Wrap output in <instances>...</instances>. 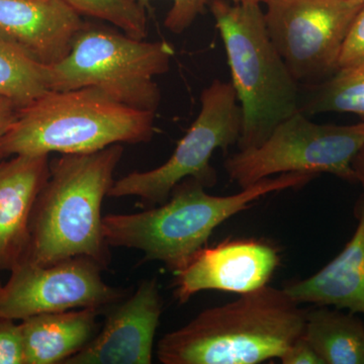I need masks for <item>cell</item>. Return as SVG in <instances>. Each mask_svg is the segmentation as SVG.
I'll return each mask as SVG.
<instances>
[{
	"label": "cell",
	"mask_w": 364,
	"mask_h": 364,
	"mask_svg": "<svg viewBox=\"0 0 364 364\" xmlns=\"http://www.w3.org/2000/svg\"><path fill=\"white\" fill-rule=\"evenodd\" d=\"M317 176L289 172L267 177L233 196L208 195L193 178L179 182L160 207L136 214L107 215L102 219L109 246L136 249L144 261H160L172 272L188 267L208 238L229 218L275 191L301 188Z\"/></svg>",
	"instance_id": "cell-1"
},
{
	"label": "cell",
	"mask_w": 364,
	"mask_h": 364,
	"mask_svg": "<svg viewBox=\"0 0 364 364\" xmlns=\"http://www.w3.org/2000/svg\"><path fill=\"white\" fill-rule=\"evenodd\" d=\"M306 312L284 289L265 286L208 309L157 346L164 364H257L279 358L305 329Z\"/></svg>",
	"instance_id": "cell-2"
},
{
	"label": "cell",
	"mask_w": 364,
	"mask_h": 364,
	"mask_svg": "<svg viewBox=\"0 0 364 364\" xmlns=\"http://www.w3.org/2000/svg\"><path fill=\"white\" fill-rule=\"evenodd\" d=\"M123 153L117 144L90 154H63L50 163L49 178L33 208L26 260L48 267L82 256L107 267L111 256L102 205Z\"/></svg>",
	"instance_id": "cell-3"
},
{
	"label": "cell",
	"mask_w": 364,
	"mask_h": 364,
	"mask_svg": "<svg viewBox=\"0 0 364 364\" xmlns=\"http://www.w3.org/2000/svg\"><path fill=\"white\" fill-rule=\"evenodd\" d=\"M154 116L92 88L48 91L18 109L0 145V160L54 152L90 154L117 144L149 142Z\"/></svg>",
	"instance_id": "cell-4"
},
{
	"label": "cell",
	"mask_w": 364,
	"mask_h": 364,
	"mask_svg": "<svg viewBox=\"0 0 364 364\" xmlns=\"http://www.w3.org/2000/svg\"><path fill=\"white\" fill-rule=\"evenodd\" d=\"M241 107L240 150L257 147L299 107V82L273 45L260 4L210 0Z\"/></svg>",
	"instance_id": "cell-5"
},
{
	"label": "cell",
	"mask_w": 364,
	"mask_h": 364,
	"mask_svg": "<svg viewBox=\"0 0 364 364\" xmlns=\"http://www.w3.org/2000/svg\"><path fill=\"white\" fill-rule=\"evenodd\" d=\"M174 49L86 21L65 58L46 66L50 91L92 88L122 104L155 112L161 92L154 77L169 71Z\"/></svg>",
	"instance_id": "cell-6"
},
{
	"label": "cell",
	"mask_w": 364,
	"mask_h": 364,
	"mask_svg": "<svg viewBox=\"0 0 364 364\" xmlns=\"http://www.w3.org/2000/svg\"><path fill=\"white\" fill-rule=\"evenodd\" d=\"M364 147V122L320 124L299 111L275 127L257 147L227 158L225 168L232 181L246 188L274 174L329 173L356 182L352 161Z\"/></svg>",
	"instance_id": "cell-7"
},
{
	"label": "cell",
	"mask_w": 364,
	"mask_h": 364,
	"mask_svg": "<svg viewBox=\"0 0 364 364\" xmlns=\"http://www.w3.org/2000/svg\"><path fill=\"white\" fill-rule=\"evenodd\" d=\"M200 104V114L164 164L122 177L114 182L107 196H138L143 203L162 205L184 179H196L205 188L215 186L217 172L210 158L215 150L226 151L238 143L241 107L232 83L219 79L203 90Z\"/></svg>",
	"instance_id": "cell-8"
},
{
	"label": "cell",
	"mask_w": 364,
	"mask_h": 364,
	"mask_svg": "<svg viewBox=\"0 0 364 364\" xmlns=\"http://www.w3.org/2000/svg\"><path fill=\"white\" fill-rule=\"evenodd\" d=\"M265 4L270 39L298 82L316 85L338 71L344 41L363 4L267 0Z\"/></svg>",
	"instance_id": "cell-9"
},
{
	"label": "cell",
	"mask_w": 364,
	"mask_h": 364,
	"mask_svg": "<svg viewBox=\"0 0 364 364\" xmlns=\"http://www.w3.org/2000/svg\"><path fill=\"white\" fill-rule=\"evenodd\" d=\"M102 269L82 256L48 267L23 260L0 287V318L23 321L40 314L112 306L124 291L105 284Z\"/></svg>",
	"instance_id": "cell-10"
},
{
	"label": "cell",
	"mask_w": 364,
	"mask_h": 364,
	"mask_svg": "<svg viewBox=\"0 0 364 364\" xmlns=\"http://www.w3.org/2000/svg\"><path fill=\"white\" fill-rule=\"evenodd\" d=\"M279 250L265 241L228 240L203 248L176 274L174 296L184 304L203 291L239 294L267 286L279 267Z\"/></svg>",
	"instance_id": "cell-11"
},
{
	"label": "cell",
	"mask_w": 364,
	"mask_h": 364,
	"mask_svg": "<svg viewBox=\"0 0 364 364\" xmlns=\"http://www.w3.org/2000/svg\"><path fill=\"white\" fill-rule=\"evenodd\" d=\"M163 303L157 279L112 306L104 327L64 364H150Z\"/></svg>",
	"instance_id": "cell-12"
},
{
	"label": "cell",
	"mask_w": 364,
	"mask_h": 364,
	"mask_svg": "<svg viewBox=\"0 0 364 364\" xmlns=\"http://www.w3.org/2000/svg\"><path fill=\"white\" fill-rule=\"evenodd\" d=\"M82 18L64 0H0V40L40 65H55L70 51Z\"/></svg>",
	"instance_id": "cell-13"
},
{
	"label": "cell",
	"mask_w": 364,
	"mask_h": 364,
	"mask_svg": "<svg viewBox=\"0 0 364 364\" xmlns=\"http://www.w3.org/2000/svg\"><path fill=\"white\" fill-rule=\"evenodd\" d=\"M49 176V155L0 161V272L26 259L33 208Z\"/></svg>",
	"instance_id": "cell-14"
},
{
	"label": "cell",
	"mask_w": 364,
	"mask_h": 364,
	"mask_svg": "<svg viewBox=\"0 0 364 364\" xmlns=\"http://www.w3.org/2000/svg\"><path fill=\"white\" fill-rule=\"evenodd\" d=\"M355 214L358 227L343 250L316 274L284 287L296 303L364 315V198L356 205Z\"/></svg>",
	"instance_id": "cell-15"
},
{
	"label": "cell",
	"mask_w": 364,
	"mask_h": 364,
	"mask_svg": "<svg viewBox=\"0 0 364 364\" xmlns=\"http://www.w3.org/2000/svg\"><path fill=\"white\" fill-rule=\"evenodd\" d=\"M100 312L97 309H75L21 321L25 364H64L93 338Z\"/></svg>",
	"instance_id": "cell-16"
},
{
	"label": "cell",
	"mask_w": 364,
	"mask_h": 364,
	"mask_svg": "<svg viewBox=\"0 0 364 364\" xmlns=\"http://www.w3.org/2000/svg\"><path fill=\"white\" fill-rule=\"evenodd\" d=\"M303 336L324 364H364V323L327 306L306 312Z\"/></svg>",
	"instance_id": "cell-17"
},
{
	"label": "cell",
	"mask_w": 364,
	"mask_h": 364,
	"mask_svg": "<svg viewBox=\"0 0 364 364\" xmlns=\"http://www.w3.org/2000/svg\"><path fill=\"white\" fill-rule=\"evenodd\" d=\"M301 111L306 114L350 112L364 122V63L339 69L311 85L310 97Z\"/></svg>",
	"instance_id": "cell-18"
},
{
	"label": "cell",
	"mask_w": 364,
	"mask_h": 364,
	"mask_svg": "<svg viewBox=\"0 0 364 364\" xmlns=\"http://www.w3.org/2000/svg\"><path fill=\"white\" fill-rule=\"evenodd\" d=\"M48 91L46 66L0 40V97L13 100L21 109Z\"/></svg>",
	"instance_id": "cell-19"
},
{
	"label": "cell",
	"mask_w": 364,
	"mask_h": 364,
	"mask_svg": "<svg viewBox=\"0 0 364 364\" xmlns=\"http://www.w3.org/2000/svg\"><path fill=\"white\" fill-rule=\"evenodd\" d=\"M80 16L107 21L126 35L145 40L148 35L146 9L135 0H64Z\"/></svg>",
	"instance_id": "cell-20"
},
{
	"label": "cell",
	"mask_w": 364,
	"mask_h": 364,
	"mask_svg": "<svg viewBox=\"0 0 364 364\" xmlns=\"http://www.w3.org/2000/svg\"><path fill=\"white\" fill-rule=\"evenodd\" d=\"M146 9L153 0H135ZM210 0H172V6L165 18L164 25L170 32L181 35L193 25L200 14L205 13Z\"/></svg>",
	"instance_id": "cell-21"
},
{
	"label": "cell",
	"mask_w": 364,
	"mask_h": 364,
	"mask_svg": "<svg viewBox=\"0 0 364 364\" xmlns=\"http://www.w3.org/2000/svg\"><path fill=\"white\" fill-rule=\"evenodd\" d=\"M364 63V4L352 21L340 54L339 69ZM338 69V70H339Z\"/></svg>",
	"instance_id": "cell-22"
},
{
	"label": "cell",
	"mask_w": 364,
	"mask_h": 364,
	"mask_svg": "<svg viewBox=\"0 0 364 364\" xmlns=\"http://www.w3.org/2000/svg\"><path fill=\"white\" fill-rule=\"evenodd\" d=\"M0 364H25L20 324L0 318Z\"/></svg>",
	"instance_id": "cell-23"
},
{
	"label": "cell",
	"mask_w": 364,
	"mask_h": 364,
	"mask_svg": "<svg viewBox=\"0 0 364 364\" xmlns=\"http://www.w3.org/2000/svg\"><path fill=\"white\" fill-rule=\"evenodd\" d=\"M279 359L284 364H324L303 335L289 345Z\"/></svg>",
	"instance_id": "cell-24"
},
{
	"label": "cell",
	"mask_w": 364,
	"mask_h": 364,
	"mask_svg": "<svg viewBox=\"0 0 364 364\" xmlns=\"http://www.w3.org/2000/svg\"><path fill=\"white\" fill-rule=\"evenodd\" d=\"M18 107L13 100L0 97V145L16 119Z\"/></svg>",
	"instance_id": "cell-25"
},
{
	"label": "cell",
	"mask_w": 364,
	"mask_h": 364,
	"mask_svg": "<svg viewBox=\"0 0 364 364\" xmlns=\"http://www.w3.org/2000/svg\"><path fill=\"white\" fill-rule=\"evenodd\" d=\"M352 168L355 173L356 182H359L364 189V147L354 157Z\"/></svg>",
	"instance_id": "cell-26"
},
{
	"label": "cell",
	"mask_w": 364,
	"mask_h": 364,
	"mask_svg": "<svg viewBox=\"0 0 364 364\" xmlns=\"http://www.w3.org/2000/svg\"><path fill=\"white\" fill-rule=\"evenodd\" d=\"M228 1L233 2V4H265L267 0H228Z\"/></svg>",
	"instance_id": "cell-27"
},
{
	"label": "cell",
	"mask_w": 364,
	"mask_h": 364,
	"mask_svg": "<svg viewBox=\"0 0 364 364\" xmlns=\"http://www.w3.org/2000/svg\"><path fill=\"white\" fill-rule=\"evenodd\" d=\"M351 1L358 2V4H364V0H351Z\"/></svg>",
	"instance_id": "cell-28"
},
{
	"label": "cell",
	"mask_w": 364,
	"mask_h": 364,
	"mask_svg": "<svg viewBox=\"0 0 364 364\" xmlns=\"http://www.w3.org/2000/svg\"><path fill=\"white\" fill-rule=\"evenodd\" d=\"M2 284H1V282H0V287H1Z\"/></svg>",
	"instance_id": "cell-29"
}]
</instances>
